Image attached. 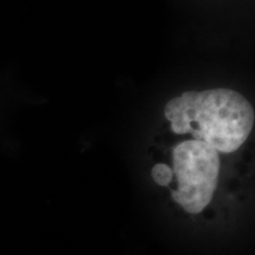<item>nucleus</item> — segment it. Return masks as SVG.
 Listing matches in <instances>:
<instances>
[{
    "mask_svg": "<svg viewBox=\"0 0 255 255\" xmlns=\"http://www.w3.org/2000/svg\"><path fill=\"white\" fill-rule=\"evenodd\" d=\"M173 170H171L168 165H165L163 163L156 164L151 170V175L154 181L158 184V186L162 187L168 186V184L171 182V180H173Z\"/></svg>",
    "mask_w": 255,
    "mask_h": 255,
    "instance_id": "3",
    "label": "nucleus"
},
{
    "mask_svg": "<svg viewBox=\"0 0 255 255\" xmlns=\"http://www.w3.org/2000/svg\"><path fill=\"white\" fill-rule=\"evenodd\" d=\"M177 189L171 196L189 214H199L209 205L218 186L219 152L197 139L181 142L173 150Z\"/></svg>",
    "mask_w": 255,
    "mask_h": 255,
    "instance_id": "2",
    "label": "nucleus"
},
{
    "mask_svg": "<svg viewBox=\"0 0 255 255\" xmlns=\"http://www.w3.org/2000/svg\"><path fill=\"white\" fill-rule=\"evenodd\" d=\"M164 115L175 133H191L222 154L237 151L247 141L255 120L247 98L229 89L183 92L168 102Z\"/></svg>",
    "mask_w": 255,
    "mask_h": 255,
    "instance_id": "1",
    "label": "nucleus"
}]
</instances>
